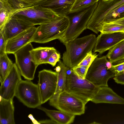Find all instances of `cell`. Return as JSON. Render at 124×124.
<instances>
[{
    "instance_id": "cell-32",
    "label": "cell",
    "mask_w": 124,
    "mask_h": 124,
    "mask_svg": "<svg viewBox=\"0 0 124 124\" xmlns=\"http://www.w3.org/2000/svg\"><path fill=\"white\" fill-rule=\"evenodd\" d=\"M113 79L117 83L124 85V71L117 73Z\"/></svg>"
},
{
    "instance_id": "cell-26",
    "label": "cell",
    "mask_w": 124,
    "mask_h": 124,
    "mask_svg": "<svg viewBox=\"0 0 124 124\" xmlns=\"http://www.w3.org/2000/svg\"><path fill=\"white\" fill-rule=\"evenodd\" d=\"M124 30V26L119 24L104 23L100 32L103 33H111L121 31Z\"/></svg>"
},
{
    "instance_id": "cell-27",
    "label": "cell",
    "mask_w": 124,
    "mask_h": 124,
    "mask_svg": "<svg viewBox=\"0 0 124 124\" xmlns=\"http://www.w3.org/2000/svg\"><path fill=\"white\" fill-rule=\"evenodd\" d=\"M123 13H124V3L110 12L104 18L102 23L109 20L117 18L121 14Z\"/></svg>"
},
{
    "instance_id": "cell-16",
    "label": "cell",
    "mask_w": 124,
    "mask_h": 124,
    "mask_svg": "<svg viewBox=\"0 0 124 124\" xmlns=\"http://www.w3.org/2000/svg\"><path fill=\"white\" fill-rule=\"evenodd\" d=\"M91 101L95 103H108L124 105V98L108 86L99 87Z\"/></svg>"
},
{
    "instance_id": "cell-25",
    "label": "cell",
    "mask_w": 124,
    "mask_h": 124,
    "mask_svg": "<svg viewBox=\"0 0 124 124\" xmlns=\"http://www.w3.org/2000/svg\"><path fill=\"white\" fill-rule=\"evenodd\" d=\"M99 0H75L71 9L70 14L79 11L93 5Z\"/></svg>"
},
{
    "instance_id": "cell-1",
    "label": "cell",
    "mask_w": 124,
    "mask_h": 124,
    "mask_svg": "<svg viewBox=\"0 0 124 124\" xmlns=\"http://www.w3.org/2000/svg\"><path fill=\"white\" fill-rule=\"evenodd\" d=\"M96 40L95 35L91 34L65 44L66 50L63 54V62L70 69L77 66L88 53L92 51Z\"/></svg>"
},
{
    "instance_id": "cell-3",
    "label": "cell",
    "mask_w": 124,
    "mask_h": 124,
    "mask_svg": "<svg viewBox=\"0 0 124 124\" xmlns=\"http://www.w3.org/2000/svg\"><path fill=\"white\" fill-rule=\"evenodd\" d=\"M99 88L85 78L83 79L79 77L72 69L68 67L64 90L79 98L86 104L91 101Z\"/></svg>"
},
{
    "instance_id": "cell-7",
    "label": "cell",
    "mask_w": 124,
    "mask_h": 124,
    "mask_svg": "<svg viewBox=\"0 0 124 124\" xmlns=\"http://www.w3.org/2000/svg\"><path fill=\"white\" fill-rule=\"evenodd\" d=\"M108 61L106 56L96 58L88 68L85 78L97 87L108 86V80L117 73L113 68H107L106 63Z\"/></svg>"
},
{
    "instance_id": "cell-10",
    "label": "cell",
    "mask_w": 124,
    "mask_h": 124,
    "mask_svg": "<svg viewBox=\"0 0 124 124\" xmlns=\"http://www.w3.org/2000/svg\"><path fill=\"white\" fill-rule=\"evenodd\" d=\"M30 43L23 47L14 54L15 63L21 76L26 79L33 80L38 66L33 60L30 51L34 48Z\"/></svg>"
},
{
    "instance_id": "cell-39",
    "label": "cell",
    "mask_w": 124,
    "mask_h": 124,
    "mask_svg": "<svg viewBox=\"0 0 124 124\" xmlns=\"http://www.w3.org/2000/svg\"><path fill=\"white\" fill-rule=\"evenodd\" d=\"M121 32H124V30H123L122 31H121Z\"/></svg>"
},
{
    "instance_id": "cell-28",
    "label": "cell",
    "mask_w": 124,
    "mask_h": 124,
    "mask_svg": "<svg viewBox=\"0 0 124 124\" xmlns=\"http://www.w3.org/2000/svg\"><path fill=\"white\" fill-rule=\"evenodd\" d=\"M92 51L88 53L85 57L77 66H84L89 67L92 63L98 57V55L92 53Z\"/></svg>"
},
{
    "instance_id": "cell-2",
    "label": "cell",
    "mask_w": 124,
    "mask_h": 124,
    "mask_svg": "<svg viewBox=\"0 0 124 124\" xmlns=\"http://www.w3.org/2000/svg\"><path fill=\"white\" fill-rule=\"evenodd\" d=\"M70 24L69 17L63 16L40 25L37 27L31 43H45L58 39L65 33Z\"/></svg>"
},
{
    "instance_id": "cell-30",
    "label": "cell",
    "mask_w": 124,
    "mask_h": 124,
    "mask_svg": "<svg viewBox=\"0 0 124 124\" xmlns=\"http://www.w3.org/2000/svg\"><path fill=\"white\" fill-rule=\"evenodd\" d=\"M61 57L60 54L57 51L53 54L49 58L47 62V63L54 67L57 62L59 61Z\"/></svg>"
},
{
    "instance_id": "cell-19",
    "label": "cell",
    "mask_w": 124,
    "mask_h": 124,
    "mask_svg": "<svg viewBox=\"0 0 124 124\" xmlns=\"http://www.w3.org/2000/svg\"><path fill=\"white\" fill-rule=\"evenodd\" d=\"M37 108L44 112L51 119L57 124H70L73 123L75 115L58 110H50L41 106Z\"/></svg>"
},
{
    "instance_id": "cell-9",
    "label": "cell",
    "mask_w": 124,
    "mask_h": 124,
    "mask_svg": "<svg viewBox=\"0 0 124 124\" xmlns=\"http://www.w3.org/2000/svg\"><path fill=\"white\" fill-rule=\"evenodd\" d=\"M124 3V0H99L96 8L88 22L86 29L96 34L100 32L105 17L111 11Z\"/></svg>"
},
{
    "instance_id": "cell-21",
    "label": "cell",
    "mask_w": 124,
    "mask_h": 124,
    "mask_svg": "<svg viewBox=\"0 0 124 124\" xmlns=\"http://www.w3.org/2000/svg\"><path fill=\"white\" fill-rule=\"evenodd\" d=\"M18 10L14 8L9 0H0V31Z\"/></svg>"
},
{
    "instance_id": "cell-22",
    "label": "cell",
    "mask_w": 124,
    "mask_h": 124,
    "mask_svg": "<svg viewBox=\"0 0 124 124\" xmlns=\"http://www.w3.org/2000/svg\"><path fill=\"white\" fill-rule=\"evenodd\" d=\"M106 56L113 63L124 59V40L109 50Z\"/></svg>"
},
{
    "instance_id": "cell-37",
    "label": "cell",
    "mask_w": 124,
    "mask_h": 124,
    "mask_svg": "<svg viewBox=\"0 0 124 124\" xmlns=\"http://www.w3.org/2000/svg\"><path fill=\"white\" fill-rule=\"evenodd\" d=\"M113 64L111 62L108 60L106 63V66L108 69H112Z\"/></svg>"
},
{
    "instance_id": "cell-24",
    "label": "cell",
    "mask_w": 124,
    "mask_h": 124,
    "mask_svg": "<svg viewBox=\"0 0 124 124\" xmlns=\"http://www.w3.org/2000/svg\"><path fill=\"white\" fill-rule=\"evenodd\" d=\"M14 63L8 57L6 53L0 55V81H4Z\"/></svg>"
},
{
    "instance_id": "cell-20",
    "label": "cell",
    "mask_w": 124,
    "mask_h": 124,
    "mask_svg": "<svg viewBox=\"0 0 124 124\" xmlns=\"http://www.w3.org/2000/svg\"><path fill=\"white\" fill-rule=\"evenodd\" d=\"M57 51L53 47H39L33 48L30 52L33 60L38 66L42 64L47 63L50 56Z\"/></svg>"
},
{
    "instance_id": "cell-5",
    "label": "cell",
    "mask_w": 124,
    "mask_h": 124,
    "mask_svg": "<svg viewBox=\"0 0 124 124\" xmlns=\"http://www.w3.org/2000/svg\"><path fill=\"white\" fill-rule=\"evenodd\" d=\"M51 106L74 115H80L85 112L86 103L82 100L65 90L54 94L49 100Z\"/></svg>"
},
{
    "instance_id": "cell-34",
    "label": "cell",
    "mask_w": 124,
    "mask_h": 124,
    "mask_svg": "<svg viewBox=\"0 0 124 124\" xmlns=\"http://www.w3.org/2000/svg\"><path fill=\"white\" fill-rule=\"evenodd\" d=\"M104 23H114L124 26V16L112 19Z\"/></svg>"
},
{
    "instance_id": "cell-36",
    "label": "cell",
    "mask_w": 124,
    "mask_h": 124,
    "mask_svg": "<svg viewBox=\"0 0 124 124\" xmlns=\"http://www.w3.org/2000/svg\"><path fill=\"white\" fill-rule=\"evenodd\" d=\"M38 122L39 123L41 124H57L51 119L40 121Z\"/></svg>"
},
{
    "instance_id": "cell-29",
    "label": "cell",
    "mask_w": 124,
    "mask_h": 124,
    "mask_svg": "<svg viewBox=\"0 0 124 124\" xmlns=\"http://www.w3.org/2000/svg\"><path fill=\"white\" fill-rule=\"evenodd\" d=\"M89 67L84 66H76L72 69L74 73L79 78L84 79Z\"/></svg>"
},
{
    "instance_id": "cell-18",
    "label": "cell",
    "mask_w": 124,
    "mask_h": 124,
    "mask_svg": "<svg viewBox=\"0 0 124 124\" xmlns=\"http://www.w3.org/2000/svg\"><path fill=\"white\" fill-rule=\"evenodd\" d=\"M13 99H5L0 97V124H15Z\"/></svg>"
},
{
    "instance_id": "cell-38",
    "label": "cell",
    "mask_w": 124,
    "mask_h": 124,
    "mask_svg": "<svg viewBox=\"0 0 124 124\" xmlns=\"http://www.w3.org/2000/svg\"><path fill=\"white\" fill-rule=\"evenodd\" d=\"M55 70L56 72H58L59 71L61 70V67H60L58 65L57 66L55 69Z\"/></svg>"
},
{
    "instance_id": "cell-8",
    "label": "cell",
    "mask_w": 124,
    "mask_h": 124,
    "mask_svg": "<svg viewBox=\"0 0 124 124\" xmlns=\"http://www.w3.org/2000/svg\"><path fill=\"white\" fill-rule=\"evenodd\" d=\"M15 96L29 108H37L42 104L38 85L31 80H22L17 86Z\"/></svg>"
},
{
    "instance_id": "cell-11",
    "label": "cell",
    "mask_w": 124,
    "mask_h": 124,
    "mask_svg": "<svg viewBox=\"0 0 124 124\" xmlns=\"http://www.w3.org/2000/svg\"><path fill=\"white\" fill-rule=\"evenodd\" d=\"M58 74L50 70L43 69L39 72V87L41 103L43 104L51 98L56 90Z\"/></svg>"
},
{
    "instance_id": "cell-33",
    "label": "cell",
    "mask_w": 124,
    "mask_h": 124,
    "mask_svg": "<svg viewBox=\"0 0 124 124\" xmlns=\"http://www.w3.org/2000/svg\"><path fill=\"white\" fill-rule=\"evenodd\" d=\"M112 68L117 73L124 71V62L113 65Z\"/></svg>"
},
{
    "instance_id": "cell-13",
    "label": "cell",
    "mask_w": 124,
    "mask_h": 124,
    "mask_svg": "<svg viewBox=\"0 0 124 124\" xmlns=\"http://www.w3.org/2000/svg\"><path fill=\"white\" fill-rule=\"evenodd\" d=\"M124 40V32L119 31L111 33L101 32L96 38L93 49V53L98 52L101 54L121 41Z\"/></svg>"
},
{
    "instance_id": "cell-15",
    "label": "cell",
    "mask_w": 124,
    "mask_h": 124,
    "mask_svg": "<svg viewBox=\"0 0 124 124\" xmlns=\"http://www.w3.org/2000/svg\"><path fill=\"white\" fill-rule=\"evenodd\" d=\"M34 26L19 19L12 17L6 24L0 33L7 41L21 32Z\"/></svg>"
},
{
    "instance_id": "cell-31",
    "label": "cell",
    "mask_w": 124,
    "mask_h": 124,
    "mask_svg": "<svg viewBox=\"0 0 124 124\" xmlns=\"http://www.w3.org/2000/svg\"><path fill=\"white\" fill-rule=\"evenodd\" d=\"M7 42L2 34L0 33V55L6 53Z\"/></svg>"
},
{
    "instance_id": "cell-12",
    "label": "cell",
    "mask_w": 124,
    "mask_h": 124,
    "mask_svg": "<svg viewBox=\"0 0 124 124\" xmlns=\"http://www.w3.org/2000/svg\"><path fill=\"white\" fill-rule=\"evenodd\" d=\"M21 75L15 63L1 84L0 97L6 100L13 99L17 86L22 80Z\"/></svg>"
},
{
    "instance_id": "cell-17",
    "label": "cell",
    "mask_w": 124,
    "mask_h": 124,
    "mask_svg": "<svg viewBox=\"0 0 124 124\" xmlns=\"http://www.w3.org/2000/svg\"><path fill=\"white\" fill-rule=\"evenodd\" d=\"M75 0H46L36 5L51 9L59 16L70 14Z\"/></svg>"
},
{
    "instance_id": "cell-23",
    "label": "cell",
    "mask_w": 124,
    "mask_h": 124,
    "mask_svg": "<svg viewBox=\"0 0 124 124\" xmlns=\"http://www.w3.org/2000/svg\"><path fill=\"white\" fill-rule=\"evenodd\" d=\"M58 65L60 67L61 70L57 72L58 74L57 84L54 94H58L64 90L67 76L68 67L61 61L58 62Z\"/></svg>"
},
{
    "instance_id": "cell-35",
    "label": "cell",
    "mask_w": 124,
    "mask_h": 124,
    "mask_svg": "<svg viewBox=\"0 0 124 124\" xmlns=\"http://www.w3.org/2000/svg\"><path fill=\"white\" fill-rule=\"evenodd\" d=\"M28 4L32 5H35L46 0H21Z\"/></svg>"
},
{
    "instance_id": "cell-4",
    "label": "cell",
    "mask_w": 124,
    "mask_h": 124,
    "mask_svg": "<svg viewBox=\"0 0 124 124\" xmlns=\"http://www.w3.org/2000/svg\"><path fill=\"white\" fill-rule=\"evenodd\" d=\"M98 2L93 5L74 13L69 17L70 24L64 34L58 39L64 44L77 38L85 29L88 23L97 6Z\"/></svg>"
},
{
    "instance_id": "cell-14",
    "label": "cell",
    "mask_w": 124,
    "mask_h": 124,
    "mask_svg": "<svg viewBox=\"0 0 124 124\" xmlns=\"http://www.w3.org/2000/svg\"><path fill=\"white\" fill-rule=\"evenodd\" d=\"M37 28L34 26L33 27L8 40L6 43V53L14 54L23 47L31 43Z\"/></svg>"
},
{
    "instance_id": "cell-6",
    "label": "cell",
    "mask_w": 124,
    "mask_h": 124,
    "mask_svg": "<svg viewBox=\"0 0 124 124\" xmlns=\"http://www.w3.org/2000/svg\"><path fill=\"white\" fill-rule=\"evenodd\" d=\"M59 16L50 9L34 5L18 10L12 17L34 26L48 23Z\"/></svg>"
}]
</instances>
